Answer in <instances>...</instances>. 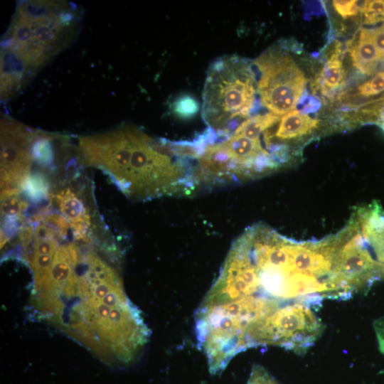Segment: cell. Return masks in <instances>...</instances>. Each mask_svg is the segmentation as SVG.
Listing matches in <instances>:
<instances>
[{
	"instance_id": "cell-1",
	"label": "cell",
	"mask_w": 384,
	"mask_h": 384,
	"mask_svg": "<svg viewBox=\"0 0 384 384\" xmlns=\"http://www.w3.org/2000/svg\"><path fill=\"white\" fill-rule=\"evenodd\" d=\"M78 149L83 165L102 170L134 200L187 194L197 186L191 160L177 155L171 141L131 124L80 137Z\"/></svg>"
},
{
	"instance_id": "cell-2",
	"label": "cell",
	"mask_w": 384,
	"mask_h": 384,
	"mask_svg": "<svg viewBox=\"0 0 384 384\" xmlns=\"http://www.w3.org/2000/svg\"><path fill=\"white\" fill-rule=\"evenodd\" d=\"M76 5L62 1L18 4L1 42V75L26 84L33 74L70 46L81 27Z\"/></svg>"
},
{
	"instance_id": "cell-3",
	"label": "cell",
	"mask_w": 384,
	"mask_h": 384,
	"mask_svg": "<svg viewBox=\"0 0 384 384\" xmlns=\"http://www.w3.org/2000/svg\"><path fill=\"white\" fill-rule=\"evenodd\" d=\"M248 61L237 55H224L210 65L203 91L202 117L216 135V141L229 137L250 117L257 88Z\"/></svg>"
},
{
	"instance_id": "cell-4",
	"label": "cell",
	"mask_w": 384,
	"mask_h": 384,
	"mask_svg": "<svg viewBox=\"0 0 384 384\" xmlns=\"http://www.w3.org/2000/svg\"><path fill=\"white\" fill-rule=\"evenodd\" d=\"M254 64L260 73L257 91L262 105L279 117L294 110L306 79L292 57L273 47L261 54Z\"/></svg>"
},
{
	"instance_id": "cell-5",
	"label": "cell",
	"mask_w": 384,
	"mask_h": 384,
	"mask_svg": "<svg viewBox=\"0 0 384 384\" xmlns=\"http://www.w3.org/2000/svg\"><path fill=\"white\" fill-rule=\"evenodd\" d=\"M336 237L338 250L335 273L348 299L384 279V265L373 257L353 214Z\"/></svg>"
},
{
	"instance_id": "cell-6",
	"label": "cell",
	"mask_w": 384,
	"mask_h": 384,
	"mask_svg": "<svg viewBox=\"0 0 384 384\" xmlns=\"http://www.w3.org/2000/svg\"><path fill=\"white\" fill-rule=\"evenodd\" d=\"M312 308L303 302L281 308L261 328L255 347L275 346L299 354L306 352L324 331V324Z\"/></svg>"
},
{
	"instance_id": "cell-7",
	"label": "cell",
	"mask_w": 384,
	"mask_h": 384,
	"mask_svg": "<svg viewBox=\"0 0 384 384\" xmlns=\"http://www.w3.org/2000/svg\"><path fill=\"white\" fill-rule=\"evenodd\" d=\"M36 131L9 118L1 122V190L21 189L33 163Z\"/></svg>"
},
{
	"instance_id": "cell-8",
	"label": "cell",
	"mask_w": 384,
	"mask_h": 384,
	"mask_svg": "<svg viewBox=\"0 0 384 384\" xmlns=\"http://www.w3.org/2000/svg\"><path fill=\"white\" fill-rule=\"evenodd\" d=\"M50 200L55 202L61 215L69 223L73 239L87 242L91 218L77 192L70 187H65L51 193Z\"/></svg>"
},
{
	"instance_id": "cell-9",
	"label": "cell",
	"mask_w": 384,
	"mask_h": 384,
	"mask_svg": "<svg viewBox=\"0 0 384 384\" xmlns=\"http://www.w3.org/2000/svg\"><path fill=\"white\" fill-rule=\"evenodd\" d=\"M353 213L376 260L384 265V211L380 205L375 201L368 206L358 207Z\"/></svg>"
},
{
	"instance_id": "cell-10",
	"label": "cell",
	"mask_w": 384,
	"mask_h": 384,
	"mask_svg": "<svg viewBox=\"0 0 384 384\" xmlns=\"http://www.w3.org/2000/svg\"><path fill=\"white\" fill-rule=\"evenodd\" d=\"M28 203L21 197V190H1V247L4 246L26 225Z\"/></svg>"
},
{
	"instance_id": "cell-11",
	"label": "cell",
	"mask_w": 384,
	"mask_h": 384,
	"mask_svg": "<svg viewBox=\"0 0 384 384\" xmlns=\"http://www.w3.org/2000/svg\"><path fill=\"white\" fill-rule=\"evenodd\" d=\"M319 121L308 114L294 110L283 115L274 134L267 129L264 133L265 142L267 146L274 142L299 139L311 134L317 128Z\"/></svg>"
},
{
	"instance_id": "cell-12",
	"label": "cell",
	"mask_w": 384,
	"mask_h": 384,
	"mask_svg": "<svg viewBox=\"0 0 384 384\" xmlns=\"http://www.w3.org/2000/svg\"><path fill=\"white\" fill-rule=\"evenodd\" d=\"M347 50L357 70L366 75L375 72L380 58L373 40L372 29L361 28L348 41Z\"/></svg>"
},
{
	"instance_id": "cell-13",
	"label": "cell",
	"mask_w": 384,
	"mask_h": 384,
	"mask_svg": "<svg viewBox=\"0 0 384 384\" xmlns=\"http://www.w3.org/2000/svg\"><path fill=\"white\" fill-rule=\"evenodd\" d=\"M345 78L346 73L341 60V47L337 43L319 75L318 87L323 94L329 96L343 85Z\"/></svg>"
},
{
	"instance_id": "cell-14",
	"label": "cell",
	"mask_w": 384,
	"mask_h": 384,
	"mask_svg": "<svg viewBox=\"0 0 384 384\" xmlns=\"http://www.w3.org/2000/svg\"><path fill=\"white\" fill-rule=\"evenodd\" d=\"M280 119L279 116L270 112L258 114L243 121L233 134H241L251 139H260L261 134L277 124Z\"/></svg>"
},
{
	"instance_id": "cell-15",
	"label": "cell",
	"mask_w": 384,
	"mask_h": 384,
	"mask_svg": "<svg viewBox=\"0 0 384 384\" xmlns=\"http://www.w3.org/2000/svg\"><path fill=\"white\" fill-rule=\"evenodd\" d=\"M361 14L365 24L373 25L384 21V0L365 1Z\"/></svg>"
},
{
	"instance_id": "cell-16",
	"label": "cell",
	"mask_w": 384,
	"mask_h": 384,
	"mask_svg": "<svg viewBox=\"0 0 384 384\" xmlns=\"http://www.w3.org/2000/svg\"><path fill=\"white\" fill-rule=\"evenodd\" d=\"M384 91V71L378 73L374 77L358 87V93L363 97H370Z\"/></svg>"
},
{
	"instance_id": "cell-17",
	"label": "cell",
	"mask_w": 384,
	"mask_h": 384,
	"mask_svg": "<svg viewBox=\"0 0 384 384\" xmlns=\"http://www.w3.org/2000/svg\"><path fill=\"white\" fill-rule=\"evenodd\" d=\"M174 111L180 117H188L198 112V105L196 100L191 96L185 95L174 103Z\"/></svg>"
},
{
	"instance_id": "cell-18",
	"label": "cell",
	"mask_w": 384,
	"mask_h": 384,
	"mask_svg": "<svg viewBox=\"0 0 384 384\" xmlns=\"http://www.w3.org/2000/svg\"><path fill=\"white\" fill-rule=\"evenodd\" d=\"M335 11L343 18H348L358 14L359 6L358 1L335 0L332 1Z\"/></svg>"
},
{
	"instance_id": "cell-19",
	"label": "cell",
	"mask_w": 384,
	"mask_h": 384,
	"mask_svg": "<svg viewBox=\"0 0 384 384\" xmlns=\"http://www.w3.org/2000/svg\"><path fill=\"white\" fill-rule=\"evenodd\" d=\"M247 384H279V383L260 365H254Z\"/></svg>"
},
{
	"instance_id": "cell-20",
	"label": "cell",
	"mask_w": 384,
	"mask_h": 384,
	"mask_svg": "<svg viewBox=\"0 0 384 384\" xmlns=\"http://www.w3.org/2000/svg\"><path fill=\"white\" fill-rule=\"evenodd\" d=\"M372 36L380 60H384V23L380 26L372 29Z\"/></svg>"
},
{
	"instance_id": "cell-21",
	"label": "cell",
	"mask_w": 384,
	"mask_h": 384,
	"mask_svg": "<svg viewBox=\"0 0 384 384\" xmlns=\"http://www.w3.org/2000/svg\"><path fill=\"white\" fill-rule=\"evenodd\" d=\"M373 326L379 349L384 354V316L375 321Z\"/></svg>"
}]
</instances>
